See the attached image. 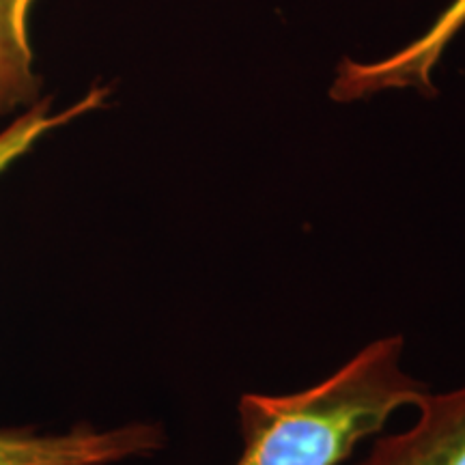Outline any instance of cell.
<instances>
[{
    "instance_id": "6da1fadb",
    "label": "cell",
    "mask_w": 465,
    "mask_h": 465,
    "mask_svg": "<svg viewBox=\"0 0 465 465\" xmlns=\"http://www.w3.org/2000/svg\"><path fill=\"white\" fill-rule=\"evenodd\" d=\"M429 392L405 369L403 336H381L304 391L242 394V452L232 465H341Z\"/></svg>"
},
{
    "instance_id": "7a4b0ae2",
    "label": "cell",
    "mask_w": 465,
    "mask_h": 465,
    "mask_svg": "<svg viewBox=\"0 0 465 465\" xmlns=\"http://www.w3.org/2000/svg\"><path fill=\"white\" fill-rule=\"evenodd\" d=\"M164 446V429L143 420L110 429L78 424L63 433L0 429V465H119L158 455Z\"/></svg>"
},
{
    "instance_id": "3957f363",
    "label": "cell",
    "mask_w": 465,
    "mask_h": 465,
    "mask_svg": "<svg viewBox=\"0 0 465 465\" xmlns=\"http://www.w3.org/2000/svg\"><path fill=\"white\" fill-rule=\"evenodd\" d=\"M465 26V0H455L438 17V22L392 56L375 63L345 61L330 89L334 102H356L388 89H418L424 95H435L431 72L440 63L441 52Z\"/></svg>"
},
{
    "instance_id": "277c9868",
    "label": "cell",
    "mask_w": 465,
    "mask_h": 465,
    "mask_svg": "<svg viewBox=\"0 0 465 465\" xmlns=\"http://www.w3.org/2000/svg\"><path fill=\"white\" fill-rule=\"evenodd\" d=\"M414 410L405 431L381 435L358 465H465V383L429 392Z\"/></svg>"
},
{
    "instance_id": "5b68a950",
    "label": "cell",
    "mask_w": 465,
    "mask_h": 465,
    "mask_svg": "<svg viewBox=\"0 0 465 465\" xmlns=\"http://www.w3.org/2000/svg\"><path fill=\"white\" fill-rule=\"evenodd\" d=\"M35 0H0V119L33 106L39 95L28 15Z\"/></svg>"
}]
</instances>
